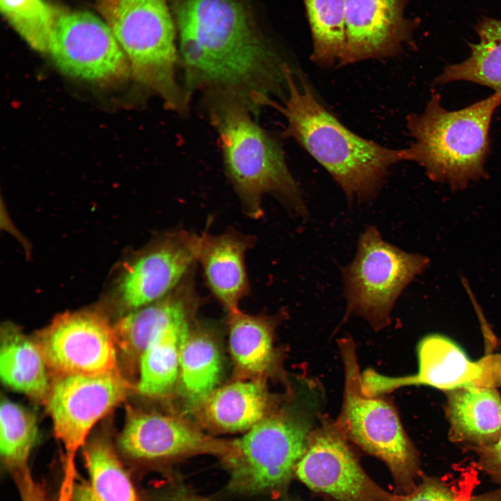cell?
<instances>
[{
    "mask_svg": "<svg viewBox=\"0 0 501 501\" xmlns=\"http://www.w3.org/2000/svg\"><path fill=\"white\" fill-rule=\"evenodd\" d=\"M207 95L226 173L244 212L250 218L261 217L262 198L267 194L305 216L303 198L278 141L254 121L250 109L237 96L223 91Z\"/></svg>",
    "mask_w": 501,
    "mask_h": 501,
    "instance_id": "obj_3",
    "label": "cell"
},
{
    "mask_svg": "<svg viewBox=\"0 0 501 501\" xmlns=\"http://www.w3.org/2000/svg\"><path fill=\"white\" fill-rule=\"evenodd\" d=\"M38 436L35 415L24 406L1 397L0 406V454L12 475L29 467V459Z\"/></svg>",
    "mask_w": 501,
    "mask_h": 501,
    "instance_id": "obj_28",
    "label": "cell"
},
{
    "mask_svg": "<svg viewBox=\"0 0 501 501\" xmlns=\"http://www.w3.org/2000/svg\"><path fill=\"white\" fill-rule=\"evenodd\" d=\"M267 383L233 379L215 389L191 413L210 431L246 432L278 408Z\"/></svg>",
    "mask_w": 501,
    "mask_h": 501,
    "instance_id": "obj_17",
    "label": "cell"
},
{
    "mask_svg": "<svg viewBox=\"0 0 501 501\" xmlns=\"http://www.w3.org/2000/svg\"><path fill=\"white\" fill-rule=\"evenodd\" d=\"M500 105L501 96L494 93L450 111L443 106L440 94L434 91L422 113L406 117V127L413 139L405 148L406 161L418 164L430 180L447 183L454 191L464 190L472 181L487 179L491 124Z\"/></svg>",
    "mask_w": 501,
    "mask_h": 501,
    "instance_id": "obj_4",
    "label": "cell"
},
{
    "mask_svg": "<svg viewBox=\"0 0 501 501\" xmlns=\"http://www.w3.org/2000/svg\"><path fill=\"white\" fill-rule=\"evenodd\" d=\"M84 458L88 477L76 482L70 501H138L111 440L93 438L86 445Z\"/></svg>",
    "mask_w": 501,
    "mask_h": 501,
    "instance_id": "obj_25",
    "label": "cell"
},
{
    "mask_svg": "<svg viewBox=\"0 0 501 501\" xmlns=\"http://www.w3.org/2000/svg\"><path fill=\"white\" fill-rule=\"evenodd\" d=\"M403 0H344L345 47L340 66L396 54L411 28Z\"/></svg>",
    "mask_w": 501,
    "mask_h": 501,
    "instance_id": "obj_16",
    "label": "cell"
},
{
    "mask_svg": "<svg viewBox=\"0 0 501 501\" xmlns=\"http://www.w3.org/2000/svg\"><path fill=\"white\" fill-rule=\"evenodd\" d=\"M222 356L212 330L194 322L180 351L178 393L191 413L215 389L222 374Z\"/></svg>",
    "mask_w": 501,
    "mask_h": 501,
    "instance_id": "obj_23",
    "label": "cell"
},
{
    "mask_svg": "<svg viewBox=\"0 0 501 501\" xmlns=\"http://www.w3.org/2000/svg\"><path fill=\"white\" fill-rule=\"evenodd\" d=\"M21 501H50L43 487L34 479L29 468L13 475Z\"/></svg>",
    "mask_w": 501,
    "mask_h": 501,
    "instance_id": "obj_31",
    "label": "cell"
},
{
    "mask_svg": "<svg viewBox=\"0 0 501 501\" xmlns=\"http://www.w3.org/2000/svg\"><path fill=\"white\" fill-rule=\"evenodd\" d=\"M446 417L452 441L477 450L501 436V397L496 388L468 386L446 392Z\"/></svg>",
    "mask_w": 501,
    "mask_h": 501,
    "instance_id": "obj_21",
    "label": "cell"
},
{
    "mask_svg": "<svg viewBox=\"0 0 501 501\" xmlns=\"http://www.w3.org/2000/svg\"><path fill=\"white\" fill-rule=\"evenodd\" d=\"M295 475L312 490L338 501H392L360 466L336 424L322 422L311 431Z\"/></svg>",
    "mask_w": 501,
    "mask_h": 501,
    "instance_id": "obj_14",
    "label": "cell"
},
{
    "mask_svg": "<svg viewBox=\"0 0 501 501\" xmlns=\"http://www.w3.org/2000/svg\"><path fill=\"white\" fill-rule=\"evenodd\" d=\"M200 235L185 230L161 234L129 258L110 293L122 315L151 304L173 290L197 263Z\"/></svg>",
    "mask_w": 501,
    "mask_h": 501,
    "instance_id": "obj_10",
    "label": "cell"
},
{
    "mask_svg": "<svg viewBox=\"0 0 501 501\" xmlns=\"http://www.w3.org/2000/svg\"><path fill=\"white\" fill-rule=\"evenodd\" d=\"M285 501H291V500H285Z\"/></svg>",
    "mask_w": 501,
    "mask_h": 501,
    "instance_id": "obj_34",
    "label": "cell"
},
{
    "mask_svg": "<svg viewBox=\"0 0 501 501\" xmlns=\"http://www.w3.org/2000/svg\"><path fill=\"white\" fill-rule=\"evenodd\" d=\"M44 401L55 436L64 450V470L58 501H70L76 483L75 458L94 426L122 403L136 385L121 372L52 378Z\"/></svg>",
    "mask_w": 501,
    "mask_h": 501,
    "instance_id": "obj_9",
    "label": "cell"
},
{
    "mask_svg": "<svg viewBox=\"0 0 501 501\" xmlns=\"http://www.w3.org/2000/svg\"><path fill=\"white\" fill-rule=\"evenodd\" d=\"M312 39V61L322 68L339 64L345 47L344 0H303Z\"/></svg>",
    "mask_w": 501,
    "mask_h": 501,
    "instance_id": "obj_27",
    "label": "cell"
},
{
    "mask_svg": "<svg viewBox=\"0 0 501 501\" xmlns=\"http://www.w3.org/2000/svg\"><path fill=\"white\" fill-rule=\"evenodd\" d=\"M118 445L126 455L136 459L203 454L224 459L233 450L234 440L207 434L184 418L127 405Z\"/></svg>",
    "mask_w": 501,
    "mask_h": 501,
    "instance_id": "obj_15",
    "label": "cell"
},
{
    "mask_svg": "<svg viewBox=\"0 0 501 501\" xmlns=\"http://www.w3.org/2000/svg\"><path fill=\"white\" fill-rule=\"evenodd\" d=\"M312 429L308 416L278 408L234 440L233 450L223 459L230 472V489L257 493L287 484Z\"/></svg>",
    "mask_w": 501,
    "mask_h": 501,
    "instance_id": "obj_7",
    "label": "cell"
},
{
    "mask_svg": "<svg viewBox=\"0 0 501 501\" xmlns=\"http://www.w3.org/2000/svg\"><path fill=\"white\" fill-rule=\"evenodd\" d=\"M51 378L120 372L113 325L100 312H66L35 339Z\"/></svg>",
    "mask_w": 501,
    "mask_h": 501,
    "instance_id": "obj_11",
    "label": "cell"
},
{
    "mask_svg": "<svg viewBox=\"0 0 501 501\" xmlns=\"http://www.w3.org/2000/svg\"><path fill=\"white\" fill-rule=\"evenodd\" d=\"M283 104L270 106L283 115L284 134L315 159L340 186L349 202L372 200L391 167L406 161L404 149H392L366 139L344 126L317 99L305 79L285 69Z\"/></svg>",
    "mask_w": 501,
    "mask_h": 501,
    "instance_id": "obj_2",
    "label": "cell"
},
{
    "mask_svg": "<svg viewBox=\"0 0 501 501\" xmlns=\"http://www.w3.org/2000/svg\"><path fill=\"white\" fill-rule=\"evenodd\" d=\"M477 450L484 467L501 476V436L494 444Z\"/></svg>",
    "mask_w": 501,
    "mask_h": 501,
    "instance_id": "obj_32",
    "label": "cell"
},
{
    "mask_svg": "<svg viewBox=\"0 0 501 501\" xmlns=\"http://www.w3.org/2000/svg\"><path fill=\"white\" fill-rule=\"evenodd\" d=\"M392 501H501V491L472 496L440 479L424 477L412 491L395 495Z\"/></svg>",
    "mask_w": 501,
    "mask_h": 501,
    "instance_id": "obj_30",
    "label": "cell"
},
{
    "mask_svg": "<svg viewBox=\"0 0 501 501\" xmlns=\"http://www.w3.org/2000/svg\"><path fill=\"white\" fill-rule=\"evenodd\" d=\"M417 374L392 377L369 369L362 374L365 393L380 396L400 387L425 385L445 392L468 386L501 385V354L472 361L450 338L440 334L423 337L417 347Z\"/></svg>",
    "mask_w": 501,
    "mask_h": 501,
    "instance_id": "obj_13",
    "label": "cell"
},
{
    "mask_svg": "<svg viewBox=\"0 0 501 501\" xmlns=\"http://www.w3.org/2000/svg\"><path fill=\"white\" fill-rule=\"evenodd\" d=\"M188 93L224 91L250 107L286 86L285 69L241 0H170Z\"/></svg>",
    "mask_w": 501,
    "mask_h": 501,
    "instance_id": "obj_1",
    "label": "cell"
},
{
    "mask_svg": "<svg viewBox=\"0 0 501 501\" xmlns=\"http://www.w3.org/2000/svg\"><path fill=\"white\" fill-rule=\"evenodd\" d=\"M344 367V399L336 425L345 437L383 461L399 491L408 493L420 474L418 452L391 404L363 390L356 349L351 340L340 341Z\"/></svg>",
    "mask_w": 501,
    "mask_h": 501,
    "instance_id": "obj_6",
    "label": "cell"
},
{
    "mask_svg": "<svg viewBox=\"0 0 501 501\" xmlns=\"http://www.w3.org/2000/svg\"><path fill=\"white\" fill-rule=\"evenodd\" d=\"M169 501H200L195 498L189 497V496H177L175 498H173Z\"/></svg>",
    "mask_w": 501,
    "mask_h": 501,
    "instance_id": "obj_33",
    "label": "cell"
},
{
    "mask_svg": "<svg viewBox=\"0 0 501 501\" xmlns=\"http://www.w3.org/2000/svg\"><path fill=\"white\" fill-rule=\"evenodd\" d=\"M200 302L199 294L189 300L150 341L139 361L138 393L161 398L177 388L182 344L195 322Z\"/></svg>",
    "mask_w": 501,
    "mask_h": 501,
    "instance_id": "obj_19",
    "label": "cell"
},
{
    "mask_svg": "<svg viewBox=\"0 0 501 501\" xmlns=\"http://www.w3.org/2000/svg\"><path fill=\"white\" fill-rule=\"evenodd\" d=\"M125 52L132 75L167 108L183 112L189 96L176 78V25L168 0H94Z\"/></svg>",
    "mask_w": 501,
    "mask_h": 501,
    "instance_id": "obj_5",
    "label": "cell"
},
{
    "mask_svg": "<svg viewBox=\"0 0 501 501\" xmlns=\"http://www.w3.org/2000/svg\"><path fill=\"white\" fill-rule=\"evenodd\" d=\"M48 54L66 75L100 85L121 84L132 74L109 26L86 11L58 8Z\"/></svg>",
    "mask_w": 501,
    "mask_h": 501,
    "instance_id": "obj_12",
    "label": "cell"
},
{
    "mask_svg": "<svg viewBox=\"0 0 501 501\" xmlns=\"http://www.w3.org/2000/svg\"><path fill=\"white\" fill-rule=\"evenodd\" d=\"M429 264L427 257L391 244L376 227L367 226L353 260L342 270L347 317H361L374 328L385 327L399 296Z\"/></svg>",
    "mask_w": 501,
    "mask_h": 501,
    "instance_id": "obj_8",
    "label": "cell"
},
{
    "mask_svg": "<svg viewBox=\"0 0 501 501\" xmlns=\"http://www.w3.org/2000/svg\"><path fill=\"white\" fill-rule=\"evenodd\" d=\"M477 33L479 40L469 44V56L446 66L434 84L468 81L488 87L501 96V20L484 17Z\"/></svg>",
    "mask_w": 501,
    "mask_h": 501,
    "instance_id": "obj_26",
    "label": "cell"
},
{
    "mask_svg": "<svg viewBox=\"0 0 501 501\" xmlns=\"http://www.w3.org/2000/svg\"><path fill=\"white\" fill-rule=\"evenodd\" d=\"M1 12L34 50L49 54L58 8L45 0H0Z\"/></svg>",
    "mask_w": 501,
    "mask_h": 501,
    "instance_id": "obj_29",
    "label": "cell"
},
{
    "mask_svg": "<svg viewBox=\"0 0 501 501\" xmlns=\"http://www.w3.org/2000/svg\"><path fill=\"white\" fill-rule=\"evenodd\" d=\"M198 294L193 269L166 296L123 315L113 324L118 356L130 370L138 372L141 355L150 341L184 304Z\"/></svg>",
    "mask_w": 501,
    "mask_h": 501,
    "instance_id": "obj_22",
    "label": "cell"
},
{
    "mask_svg": "<svg viewBox=\"0 0 501 501\" xmlns=\"http://www.w3.org/2000/svg\"><path fill=\"white\" fill-rule=\"evenodd\" d=\"M254 243L252 236L234 229L200 235L197 262L208 288L228 312L239 309V303L249 294L245 257Z\"/></svg>",
    "mask_w": 501,
    "mask_h": 501,
    "instance_id": "obj_18",
    "label": "cell"
},
{
    "mask_svg": "<svg viewBox=\"0 0 501 501\" xmlns=\"http://www.w3.org/2000/svg\"><path fill=\"white\" fill-rule=\"evenodd\" d=\"M0 376L8 388L44 403L51 378L35 342L11 324L1 328Z\"/></svg>",
    "mask_w": 501,
    "mask_h": 501,
    "instance_id": "obj_24",
    "label": "cell"
},
{
    "mask_svg": "<svg viewBox=\"0 0 501 501\" xmlns=\"http://www.w3.org/2000/svg\"><path fill=\"white\" fill-rule=\"evenodd\" d=\"M278 317L228 312L230 353L234 379L267 381L278 374L280 353L275 344Z\"/></svg>",
    "mask_w": 501,
    "mask_h": 501,
    "instance_id": "obj_20",
    "label": "cell"
}]
</instances>
